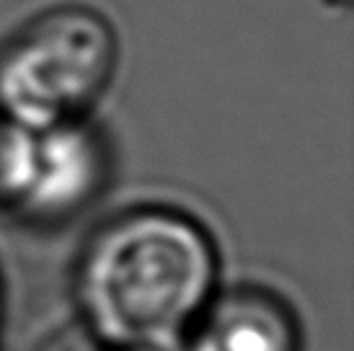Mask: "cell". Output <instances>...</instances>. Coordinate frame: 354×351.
<instances>
[{"mask_svg":"<svg viewBox=\"0 0 354 351\" xmlns=\"http://www.w3.org/2000/svg\"><path fill=\"white\" fill-rule=\"evenodd\" d=\"M217 248L184 212L142 207L101 225L83 248L75 297L104 346L178 349L217 294Z\"/></svg>","mask_w":354,"mask_h":351,"instance_id":"cell-1","label":"cell"},{"mask_svg":"<svg viewBox=\"0 0 354 351\" xmlns=\"http://www.w3.org/2000/svg\"><path fill=\"white\" fill-rule=\"evenodd\" d=\"M117 34L101 13L62 6L0 49V114L31 132L83 122L117 70Z\"/></svg>","mask_w":354,"mask_h":351,"instance_id":"cell-2","label":"cell"},{"mask_svg":"<svg viewBox=\"0 0 354 351\" xmlns=\"http://www.w3.org/2000/svg\"><path fill=\"white\" fill-rule=\"evenodd\" d=\"M106 178V145L83 122L37 132L34 166L21 199V215L39 222H59L78 215L101 191Z\"/></svg>","mask_w":354,"mask_h":351,"instance_id":"cell-3","label":"cell"},{"mask_svg":"<svg viewBox=\"0 0 354 351\" xmlns=\"http://www.w3.org/2000/svg\"><path fill=\"white\" fill-rule=\"evenodd\" d=\"M295 315L264 290L215 294L178 351H297Z\"/></svg>","mask_w":354,"mask_h":351,"instance_id":"cell-4","label":"cell"},{"mask_svg":"<svg viewBox=\"0 0 354 351\" xmlns=\"http://www.w3.org/2000/svg\"><path fill=\"white\" fill-rule=\"evenodd\" d=\"M37 132L0 114V207L19 209L34 166Z\"/></svg>","mask_w":354,"mask_h":351,"instance_id":"cell-5","label":"cell"},{"mask_svg":"<svg viewBox=\"0 0 354 351\" xmlns=\"http://www.w3.org/2000/svg\"><path fill=\"white\" fill-rule=\"evenodd\" d=\"M101 351H178V349H150V346H104Z\"/></svg>","mask_w":354,"mask_h":351,"instance_id":"cell-6","label":"cell"}]
</instances>
